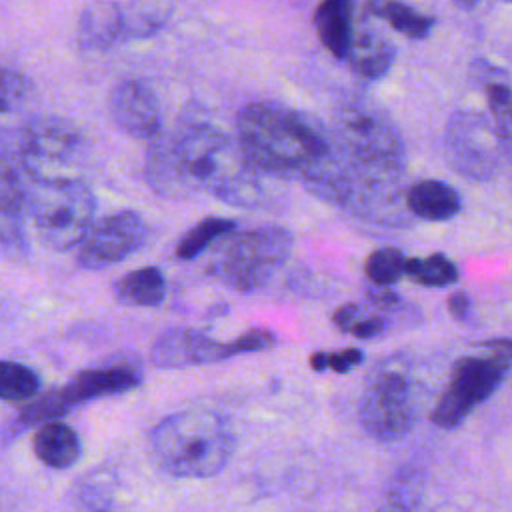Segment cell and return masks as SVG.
Returning <instances> with one entry per match:
<instances>
[{
    "label": "cell",
    "instance_id": "1",
    "mask_svg": "<svg viewBox=\"0 0 512 512\" xmlns=\"http://www.w3.org/2000/svg\"><path fill=\"white\" fill-rule=\"evenodd\" d=\"M238 144L266 174L306 176L334 150L322 124L300 110L276 102H250L236 118Z\"/></svg>",
    "mask_w": 512,
    "mask_h": 512
},
{
    "label": "cell",
    "instance_id": "2",
    "mask_svg": "<svg viewBox=\"0 0 512 512\" xmlns=\"http://www.w3.org/2000/svg\"><path fill=\"white\" fill-rule=\"evenodd\" d=\"M184 168L196 190H208L218 200L256 208L264 202L262 172L238 142L204 122H190L174 132Z\"/></svg>",
    "mask_w": 512,
    "mask_h": 512
},
{
    "label": "cell",
    "instance_id": "3",
    "mask_svg": "<svg viewBox=\"0 0 512 512\" xmlns=\"http://www.w3.org/2000/svg\"><path fill=\"white\" fill-rule=\"evenodd\" d=\"M234 434L228 422L204 408H188L166 416L150 434L156 464L180 478L218 474L234 454Z\"/></svg>",
    "mask_w": 512,
    "mask_h": 512
},
{
    "label": "cell",
    "instance_id": "4",
    "mask_svg": "<svg viewBox=\"0 0 512 512\" xmlns=\"http://www.w3.org/2000/svg\"><path fill=\"white\" fill-rule=\"evenodd\" d=\"M342 156L366 178L394 182L404 170V144L392 118L374 102L354 98L334 116Z\"/></svg>",
    "mask_w": 512,
    "mask_h": 512
},
{
    "label": "cell",
    "instance_id": "5",
    "mask_svg": "<svg viewBox=\"0 0 512 512\" xmlns=\"http://www.w3.org/2000/svg\"><path fill=\"white\" fill-rule=\"evenodd\" d=\"M292 234L282 226H258L232 232L216 246L208 274L234 292H256L284 266Z\"/></svg>",
    "mask_w": 512,
    "mask_h": 512
},
{
    "label": "cell",
    "instance_id": "6",
    "mask_svg": "<svg viewBox=\"0 0 512 512\" xmlns=\"http://www.w3.org/2000/svg\"><path fill=\"white\" fill-rule=\"evenodd\" d=\"M512 368V340L482 342L472 354L456 360L450 384L432 408V422L440 428H456L484 400H488Z\"/></svg>",
    "mask_w": 512,
    "mask_h": 512
},
{
    "label": "cell",
    "instance_id": "7",
    "mask_svg": "<svg viewBox=\"0 0 512 512\" xmlns=\"http://www.w3.org/2000/svg\"><path fill=\"white\" fill-rule=\"evenodd\" d=\"M28 212L40 242L64 252L88 236L94 226L96 200L82 180L32 182Z\"/></svg>",
    "mask_w": 512,
    "mask_h": 512
},
{
    "label": "cell",
    "instance_id": "8",
    "mask_svg": "<svg viewBox=\"0 0 512 512\" xmlns=\"http://www.w3.org/2000/svg\"><path fill=\"white\" fill-rule=\"evenodd\" d=\"M420 412L418 384L400 360H386L366 378L358 416L362 428L382 442L404 438Z\"/></svg>",
    "mask_w": 512,
    "mask_h": 512
},
{
    "label": "cell",
    "instance_id": "9",
    "mask_svg": "<svg viewBox=\"0 0 512 512\" xmlns=\"http://www.w3.org/2000/svg\"><path fill=\"white\" fill-rule=\"evenodd\" d=\"M86 156V140L76 124L60 116H38L18 134L16 158L32 182L80 180L76 176Z\"/></svg>",
    "mask_w": 512,
    "mask_h": 512
},
{
    "label": "cell",
    "instance_id": "10",
    "mask_svg": "<svg viewBox=\"0 0 512 512\" xmlns=\"http://www.w3.org/2000/svg\"><path fill=\"white\" fill-rule=\"evenodd\" d=\"M500 134L490 116L480 110H456L444 130V156L460 176L484 182L490 180L504 156Z\"/></svg>",
    "mask_w": 512,
    "mask_h": 512
},
{
    "label": "cell",
    "instance_id": "11",
    "mask_svg": "<svg viewBox=\"0 0 512 512\" xmlns=\"http://www.w3.org/2000/svg\"><path fill=\"white\" fill-rule=\"evenodd\" d=\"M148 226L134 210H120L98 220L78 250V264L86 270H102L118 264L144 246Z\"/></svg>",
    "mask_w": 512,
    "mask_h": 512
},
{
    "label": "cell",
    "instance_id": "12",
    "mask_svg": "<svg viewBox=\"0 0 512 512\" xmlns=\"http://www.w3.org/2000/svg\"><path fill=\"white\" fill-rule=\"evenodd\" d=\"M232 356H236L232 340L218 342L194 328H170L162 332L150 348V362L166 370L214 364Z\"/></svg>",
    "mask_w": 512,
    "mask_h": 512
},
{
    "label": "cell",
    "instance_id": "13",
    "mask_svg": "<svg viewBox=\"0 0 512 512\" xmlns=\"http://www.w3.org/2000/svg\"><path fill=\"white\" fill-rule=\"evenodd\" d=\"M110 114L116 126L140 140H154L162 130V112L152 88L136 78L118 82L110 92Z\"/></svg>",
    "mask_w": 512,
    "mask_h": 512
},
{
    "label": "cell",
    "instance_id": "14",
    "mask_svg": "<svg viewBox=\"0 0 512 512\" xmlns=\"http://www.w3.org/2000/svg\"><path fill=\"white\" fill-rule=\"evenodd\" d=\"M144 170H146L148 184L166 198L180 200L196 192V186L192 184L184 168V162L180 158L174 132L160 134L158 138L152 140L146 154Z\"/></svg>",
    "mask_w": 512,
    "mask_h": 512
},
{
    "label": "cell",
    "instance_id": "15",
    "mask_svg": "<svg viewBox=\"0 0 512 512\" xmlns=\"http://www.w3.org/2000/svg\"><path fill=\"white\" fill-rule=\"evenodd\" d=\"M142 380V374L128 364H110L88 368L76 374L64 388L68 400L76 406L92 398L122 394L136 388Z\"/></svg>",
    "mask_w": 512,
    "mask_h": 512
},
{
    "label": "cell",
    "instance_id": "16",
    "mask_svg": "<svg viewBox=\"0 0 512 512\" xmlns=\"http://www.w3.org/2000/svg\"><path fill=\"white\" fill-rule=\"evenodd\" d=\"M394 58H396V48L392 40L380 30H376L374 26L362 24L360 30L354 32L352 46L346 60L358 76L376 80L390 70Z\"/></svg>",
    "mask_w": 512,
    "mask_h": 512
},
{
    "label": "cell",
    "instance_id": "17",
    "mask_svg": "<svg viewBox=\"0 0 512 512\" xmlns=\"http://www.w3.org/2000/svg\"><path fill=\"white\" fill-rule=\"evenodd\" d=\"M314 28L324 48L340 60L348 58L354 28H352V4L344 0H328L314 10Z\"/></svg>",
    "mask_w": 512,
    "mask_h": 512
},
{
    "label": "cell",
    "instance_id": "18",
    "mask_svg": "<svg viewBox=\"0 0 512 512\" xmlns=\"http://www.w3.org/2000/svg\"><path fill=\"white\" fill-rule=\"evenodd\" d=\"M408 210L428 222H444L460 212V194L442 180H420L406 192Z\"/></svg>",
    "mask_w": 512,
    "mask_h": 512
},
{
    "label": "cell",
    "instance_id": "19",
    "mask_svg": "<svg viewBox=\"0 0 512 512\" xmlns=\"http://www.w3.org/2000/svg\"><path fill=\"white\" fill-rule=\"evenodd\" d=\"M34 454L50 468H70L82 452L78 434L64 422L42 424L32 440Z\"/></svg>",
    "mask_w": 512,
    "mask_h": 512
},
{
    "label": "cell",
    "instance_id": "20",
    "mask_svg": "<svg viewBox=\"0 0 512 512\" xmlns=\"http://www.w3.org/2000/svg\"><path fill=\"white\" fill-rule=\"evenodd\" d=\"M122 40L118 2H92L78 18V44L82 48H108Z\"/></svg>",
    "mask_w": 512,
    "mask_h": 512
},
{
    "label": "cell",
    "instance_id": "21",
    "mask_svg": "<svg viewBox=\"0 0 512 512\" xmlns=\"http://www.w3.org/2000/svg\"><path fill=\"white\" fill-rule=\"evenodd\" d=\"M174 6L170 2H152V0H132L118 2L122 40L148 38L164 28L172 14Z\"/></svg>",
    "mask_w": 512,
    "mask_h": 512
},
{
    "label": "cell",
    "instance_id": "22",
    "mask_svg": "<svg viewBox=\"0 0 512 512\" xmlns=\"http://www.w3.org/2000/svg\"><path fill=\"white\" fill-rule=\"evenodd\" d=\"M114 296L126 306H158L166 298L164 274L154 266L132 270L116 280Z\"/></svg>",
    "mask_w": 512,
    "mask_h": 512
},
{
    "label": "cell",
    "instance_id": "23",
    "mask_svg": "<svg viewBox=\"0 0 512 512\" xmlns=\"http://www.w3.org/2000/svg\"><path fill=\"white\" fill-rule=\"evenodd\" d=\"M482 68L484 74L480 76V82L486 90L490 118L500 134L504 152L512 156V86L504 80L500 70H494L486 64H482Z\"/></svg>",
    "mask_w": 512,
    "mask_h": 512
},
{
    "label": "cell",
    "instance_id": "24",
    "mask_svg": "<svg viewBox=\"0 0 512 512\" xmlns=\"http://www.w3.org/2000/svg\"><path fill=\"white\" fill-rule=\"evenodd\" d=\"M236 230V222L220 216H208L202 218L198 224H194L178 242L176 246V258L178 260H192L200 256L210 244H214L218 238H224Z\"/></svg>",
    "mask_w": 512,
    "mask_h": 512
},
{
    "label": "cell",
    "instance_id": "25",
    "mask_svg": "<svg viewBox=\"0 0 512 512\" xmlns=\"http://www.w3.org/2000/svg\"><path fill=\"white\" fill-rule=\"evenodd\" d=\"M368 8L378 18L386 20L394 30H398L400 34H404L412 40L426 38L436 22L432 16L422 14L402 2H378V4H370Z\"/></svg>",
    "mask_w": 512,
    "mask_h": 512
},
{
    "label": "cell",
    "instance_id": "26",
    "mask_svg": "<svg viewBox=\"0 0 512 512\" xmlns=\"http://www.w3.org/2000/svg\"><path fill=\"white\" fill-rule=\"evenodd\" d=\"M406 276L420 286L442 288L458 280V270L444 254H430L426 258H410L406 262Z\"/></svg>",
    "mask_w": 512,
    "mask_h": 512
},
{
    "label": "cell",
    "instance_id": "27",
    "mask_svg": "<svg viewBox=\"0 0 512 512\" xmlns=\"http://www.w3.org/2000/svg\"><path fill=\"white\" fill-rule=\"evenodd\" d=\"M38 388L40 378L32 368L10 360H4L0 364V396L6 402L30 400L36 396Z\"/></svg>",
    "mask_w": 512,
    "mask_h": 512
},
{
    "label": "cell",
    "instance_id": "28",
    "mask_svg": "<svg viewBox=\"0 0 512 512\" xmlns=\"http://www.w3.org/2000/svg\"><path fill=\"white\" fill-rule=\"evenodd\" d=\"M406 258L398 248L386 246L374 250L366 258V276L372 282V286H392L402 276H406Z\"/></svg>",
    "mask_w": 512,
    "mask_h": 512
},
{
    "label": "cell",
    "instance_id": "29",
    "mask_svg": "<svg viewBox=\"0 0 512 512\" xmlns=\"http://www.w3.org/2000/svg\"><path fill=\"white\" fill-rule=\"evenodd\" d=\"M74 404L68 400L64 388H52L38 398L30 400L22 410H20V420L28 426L32 424H48L56 422L60 416L70 412Z\"/></svg>",
    "mask_w": 512,
    "mask_h": 512
},
{
    "label": "cell",
    "instance_id": "30",
    "mask_svg": "<svg viewBox=\"0 0 512 512\" xmlns=\"http://www.w3.org/2000/svg\"><path fill=\"white\" fill-rule=\"evenodd\" d=\"M32 84L26 76H22L16 70L4 68L2 70V112L10 114L14 108H18L30 94Z\"/></svg>",
    "mask_w": 512,
    "mask_h": 512
},
{
    "label": "cell",
    "instance_id": "31",
    "mask_svg": "<svg viewBox=\"0 0 512 512\" xmlns=\"http://www.w3.org/2000/svg\"><path fill=\"white\" fill-rule=\"evenodd\" d=\"M232 344H234L236 356L246 354V352H258V350L272 348L276 344V334L266 328H250L244 334H240L238 338H234Z\"/></svg>",
    "mask_w": 512,
    "mask_h": 512
},
{
    "label": "cell",
    "instance_id": "32",
    "mask_svg": "<svg viewBox=\"0 0 512 512\" xmlns=\"http://www.w3.org/2000/svg\"><path fill=\"white\" fill-rule=\"evenodd\" d=\"M362 360H364V354L360 348H344V350H336V352H326V370L346 374L352 368H356L358 364H362Z\"/></svg>",
    "mask_w": 512,
    "mask_h": 512
},
{
    "label": "cell",
    "instance_id": "33",
    "mask_svg": "<svg viewBox=\"0 0 512 512\" xmlns=\"http://www.w3.org/2000/svg\"><path fill=\"white\" fill-rule=\"evenodd\" d=\"M366 298L382 312H396L402 306V298L388 286H370L366 290Z\"/></svg>",
    "mask_w": 512,
    "mask_h": 512
},
{
    "label": "cell",
    "instance_id": "34",
    "mask_svg": "<svg viewBox=\"0 0 512 512\" xmlns=\"http://www.w3.org/2000/svg\"><path fill=\"white\" fill-rule=\"evenodd\" d=\"M386 328H388V320L384 318V314H364L354 326L352 334L360 340H368L384 334Z\"/></svg>",
    "mask_w": 512,
    "mask_h": 512
},
{
    "label": "cell",
    "instance_id": "35",
    "mask_svg": "<svg viewBox=\"0 0 512 512\" xmlns=\"http://www.w3.org/2000/svg\"><path fill=\"white\" fill-rule=\"evenodd\" d=\"M364 316V310L358 304H342L334 314H332V322L340 332H348L352 334L354 326L358 324V320Z\"/></svg>",
    "mask_w": 512,
    "mask_h": 512
},
{
    "label": "cell",
    "instance_id": "36",
    "mask_svg": "<svg viewBox=\"0 0 512 512\" xmlns=\"http://www.w3.org/2000/svg\"><path fill=\"white\" fill-rule=\"evenodd\" d=\"M448 312L456 320H466L468 312H470V298H468V294L462 292V290L452 292L448 296Z\"/></svg>",
    "mask_w": 512,
    "mask_h": 512
},
{
    "label": "cell",
    "instance_id": "37",
    "mask_svg": "<svg viewBox=\"0 0 512 512\" xmlns=\"http://www.w3.org/2000/svg\"><path fill=\"white\" fill-rule=\"evenodd\" d=\"M310 368L316 372H324L326 370V352H314L310 356Z\"/></svg>",
    "mask_w": 512,
    "mask_h": 512
}]
</instances>
